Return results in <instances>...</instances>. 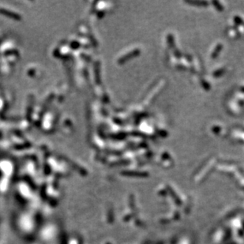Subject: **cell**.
<instances>
[{"label":"cell","instance_id":"7a4b0ae2","mask_svg":"<svg viewBox=\"0 0 244 244\" xmlns=\"http://www.w3.org/2000/svg\"><path fill=\"white\" fill-rule=\"evenodd\" d=\"M187 3L189 4H191V5H198V6H206V5H208V3L207 2H204V1H187Z\"/></svg>","mask_w":244,"mask_h":244},{"label":"cell","instance_id":"3957f363","mask_svg":"<svg viewBox=\"0 0 244 244\" xmlns=\"http://www.w3.org/2000/svg\"><path fill=\"white\" fill-rule=\"evenodd\" d=\"M221 48H222V45L220 44L219 45H218V46L216 47V49H215V52H213V55H212V58H213V59H214V58L217 57V55H218V53L220 52Z\"/></svg>","mask_w":244,"mask_h":244},{"label":"cell","instance_id":"6da1fadb","mask_svg":"<svg viewBox=\"0 0 244 244\" xmlns=\"http://www.w3.org/2000/svg\"><path fill=\"white\" fill-rule=\"evenodd\" d=\"M139 53H140V50L139 49L135 50V51H133V52H130L129 54H127V55H126V57L123 58V60L126 61V60H128V59H132L133 57H135V56H137Z\"/></svg>","mask_w":244,"mask_h":244}]
</instances>
